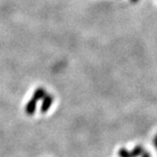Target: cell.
<instances>
[{"mask_svg": "<svg viewBox=\"0 0 157 157\" xmlns=\"http://www.w3.org/2000/svg\"><path fill=\"white\" fill-rule=\"evenodd\" d=\"M53 101H54L53 95L47 94L46 96H44V98H43V103L41 105V113L42 114H46L47 112L49 110V108L51 107Z\"/></svg>", "mask_w": 157, "mask_h": 157, "instance_id": "7a4b0ae2", "label": "cell"}, {"mask_svg": "<svg viewBox=\"0 0 157 157\" xmlns=\"http://www.w3.org/2000/svg\"><path fill=\"white\" fill-rule=\"evenodd\" d=\"M143 152H144V148L140 145L136 146L132 151H127L125 148H121L118 151V157H138L142 155Z\"/></svg>", "mask_w": 157, "mask_h": 157, "instance_id": "6da1fadb", "label": "cell"}, {"mask_svg": "<svg viewBox=\"0 0 157 157\" xmlns=\"http://www.w3.org/2000/svg\"><path fill=\"white\" fill-rule=\"evenodd\" d=\"M153 144H154V146H155V148H156V150H157V136L154 137V139H153Z\"/></svg>", "mask_w": 157, "mask_h": 157, "instance_id": "8992f818", "label": "cell"}, {"mask_svg": "<svg viewBox=\"0 0 157 157\" xmlns=\"http://www.w3.org/2000/svg\"><path fill=\"white\" fill-rule=\"evenodd\" d=\"M156 136H157V134H156Z\"/></svg>", "mask_w": 157, "mask_h": 157, "instance_id": "ba28073f", "label": "cell"}, {"mask_svg": "<svg viewBox=\"0 0 157 157\" xmlns=\"http://www.w3.org/2000/svg\"><path fill=\"white\" fill-rule=\"evenodd\" d=\"M48 93L46 91V89L43 88V87H38L36 90L34 91V93H33L32 95V98L35 99L36 101H39L40 99H43L44 98V96H46Z\"/></svg>", "mask_w": 157, "mask_h": 157, "instance_id": "277c9868", "label": "cell"}, {"mask_svg": "<svg viewBox=\"0 0 157 157\" xmlns=\"http://www.w3.org/2000/svg\"><path fill=\"white\" fill-rule=\"evenodd\" d=\"M141 157H151V156L150 152H148V151H144V152L142 153V156H141Z\"/></svg>", "mask_w": 157, "mask_h": 157, "instance_id": "5b68a950", "label": "cell"}, {"mask_svg": "<svg viewBox=\"0 0 157 157\" xmlns=\"http://www.w3.org/2000/svg\"><path fill=\"white\" fill-rule=\"evenodd\" d=\"M131 1H132V2H137L138 0H131Z\"/></svg>", "mask_w": 157, "mask_h": 157, "instance_id": "52a82bcc", "label": "cell"}, {"mask_svg": "<svg viewBox=\"0 0 157 157\" xmlns=\"http://www.w3.org/2000/svg\"><path fill=\"white\" fill-rule=\"evenodd\" d=\"M36 107H37V101L35 99L31 98L30 100H29L26 108H25V112L28 116H32L34 115L35 111H36Z\"/></svg>", "mask_w": 157, "mask_h": 157, "instance_id": "3957f363", "label": "cell"}]
</instances>
